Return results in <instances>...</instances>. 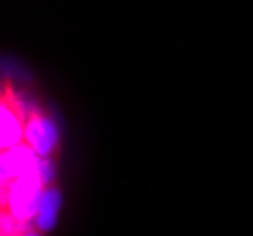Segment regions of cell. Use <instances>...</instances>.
Segmentation results:
<instances>
[{
  "mask_svg": "<svg viewBox=\"0 0 253 236\" xmlns=\"http://www.w3.org/2000/svg\"><path fill=\"white\" fill-rule=\"evenodd\" d=\"M21 236H42V235H38V233H23Z\"/></svg>",
  "mask_w": 253,
  "mask_h": 236,
  "instance_id": "4",
  "label": "cell"
},
{
  "mask_svg": "<svg viewBox=\"0 0 253 236\" xmlns=\"http://www.w3.org/2000/svg\"><path fill=\"white\" fill-rule=\"evenodd\" d=\"M25 121L23 108L17 102L13 91H8V85H4L2 91V146L4 151L8 148H17V144L25 138Z\"/></svg>",
  "mask_w": 253,
  "mask_h": 236,
  "instance_id": "1",
  "label": "cell"
},
{
  "mask_svg": "<svg viewBox=\"0 0 253 236\" xmlns=\"http://www.w3.org/2000/svg\"><path fill=\"white\" fill-rule=\"evenodd\" d=\"M25 140L40 157H49L57 146V130L49 119L32 112L25 121Z\"/></svg>",
  "mask_w": 253,
  "mask_h": 236,
  "instance_id": "2",
  "label": "cell"
},
{
  "mask_svg": "<svg viewBox=\"0 0 253 236\" xmlns=\"http://www.w3.org/2000/svg\"><path fill=\"white\" fill-rule=\"evenodd\" d=\"M59 210V195L53 189L45 191L38 200V225L40 229H51Z\"/></svg>",
  "mask_w": 253,
  "mask_h": 236,
  "instance_id": "3",
  "label": "cell"
}]
</instances>
